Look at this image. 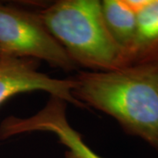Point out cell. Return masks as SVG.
Here are the masks:
<instances>
[{
	"label": "cell",
	"instance_id": "6da1fadb",
	"mask_svg": "<svg viewBox=\"0 0 158 158\" xmlns=\"http://www.w3.org/2000/svg\"><path fill=\"white\" fill-rule=\"evenodd\" d=\"M73 96L115 118L131 135L158 152V65H130L110 71H80Z\"/></svg>",
	"mask_w": 158,
	"mask_h": 158
},
{
	"label": "cell",
	"instance_id": "7a4b0ae2",
	"mask_svg": "<svg viewBox=\"0 0 158 158\" xmlns=\"http://www.w3.org/2000/svg\"><path fill=\"white\" fill-rule=\"evenodd\" d=\"M39 14L77 67L110 71L125 66L124 53L106 26L101 1L60 0Z\"/></svg>",
	"mask_w": 158,
	"mask_h": 158
},
{
	"label": "cell",
	"instance_id": "3957f363",
	"mask_svg": "<svg viewBox=\"0 0 158 158\" xmlns=\"http://www.w3.org/2000/svg\"><path fill=\"white\" fill-rule=\"evenodd\" d=\"M0 56L45 61L71 71L77 65L41 20L39 12L0 4Z\"/></svg>",
	"mask_w": 158,
	"mask_h": 158
},
{
	"label": "cell",
	"instance_id": "277c9868",
	"mask_svg": "<svg viewBox=\"0 0 158 158\" xmlns=\"http://www.w3.org/2000/svg\"><path fill=\"white\" fill-rule=\"evenodd\" d=\"M37 131L56 135L59 142L67 148L65 158H104L93 151L70 126L66 114V102L59 98L50 96L45 106L33 116H8L0 124V140Z\"/></svg>",
	"mask_w": 158,
	"mask_h": 158
},
{
	"label": "cell",
	"instance_id": "5b68a950",
	"mask_svg": "<svg viewBox=\"0 0 158 158\" xmlns=\"http://www.w3.org/2000/svg\"><path fill=\"white\" fill-rule=\"evenodd\" d=\"M40 62L31 58L0 56V105L11 97L42 90L77 107L87 109L73 96L74 78H53L38 70Z\"/></svg>",
	"mask_w": 158,
	"mask_h": 158
},
{
	"label": "cell",
	"instance_id": "8992f818",
	"mask_svg": "<svg viewBox=\"0 0 158 158\" xmlns=\"http://www.w3.org/2000/svg\"><path fill=\"white\" fill-rule=\"evenodd\" d=\"M132 3L136 11L137 28L126 66L158 65V0H132Z\"/></svg>",
	"mask_w": 158,
	"mask_h": 158
},
{
	"label": "cell",
	"instance_id": "52a82bcc",
	"mask_svg": "<svg viewBox=\"0 0 158 158\" xmlns=\"http://www.w3.org/2000/svg\"><path fill=\"white\" fill-rule=\"evenodd\" d=\"M101 6L103 18L108 31L124 53L126 66V58L135 38V8L132 0H104L101 1Z\"/></svg>",
	"mask_w": 158,
	"mask_h": 158
}]
</instances>
